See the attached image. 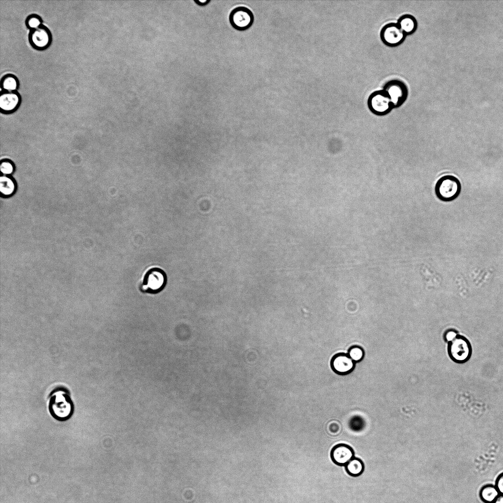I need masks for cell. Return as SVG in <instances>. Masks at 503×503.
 Listing matches in <instances>:
<instances>
[{"label":"cell","instance_id":"obj_1","mask_svg":"<svg viewBox=\"0 0 503 503\" xmlns=\"http://www.w3.org/2000/svg\"><path fill=\"white\" fill-rule=\"evenodd\" d=\"M48 411L56 421L65 422L74 413V404L69 390L63 386L55 388L48 396Z\"/></svg>","mask_w":503,"mask_h":503},{"label":"cell","instance_id":"obj_2","mask_svg":"<svg viewBox=\"0 0 503 503\" xmlns=\"http://www.w3.org/2000/svg\"><path fill=\"white\" fill-rule=\"evenodd\" d=\"M443 339L447 343L449 357L454 362L463 363L470 359L472 348L469 340L458 334L454 329H448L443 334Z\"/></svg>","mask_w":503,"mask_h":503},{"label":"cell","instance_id":"obj_3","mask_svg":"<svg viewBox=\"0 0 503 503\" xmlns=\"http://www.w3.org/2000/svg\"><path fill=\"white\" fill-rule=\"evenodd\" d=\"M167 282V277L165 272L158 267L152 266L143 273L139 287L142 292L156 294L164 289Z\"/></svg>","mask_w":503,"mask_h":503},{"label":"cell","instance_id":"obj_4","mask_svg":"<svg viewBox=\"0 0 503 503\" xmlns=\"http://www.w3.org/2000/svg\"><path fill=\"white\" fill-rule=\"evenodd\" d=\"M461 185L459 180L452 175H445L440 178L435 186L437 197L443 201H451L460 195Z\"/></svg>","mask_w":503,"mask_h":503},{"label":"cell","instance_id":"obj_5","mask_svg":"<svg viewBox=\"0 0 503 503\" xmlns=\"http://www.w3.org/2000/svg\"><path fill=\"white\" fill-rule=\"evenodd\" d=\"M367 105L370 111L378 116L387 115L394 109L390 96L383 89L372 92L367 98Z\"/></svg>","mask_w":503,"mask_h":503},{"label":"cell","instance_id":"obj_6","mask_svg":"<svg viewBox=\"0 0 503 503\" xmlns=\"http://www.w3.org/2000/svg\"><path fill=\"white\" fill-rule=\"evenodd\" d=\"M391 97L394 109L401 106L406 101L408 96L407 85L398 79H392L386 82L383 86Z\"/></svg>","mask_w":503,"mask_h":503},{"label":"cell","instance_id":"obj_7","mask_svg":"<svg viewBox=\"0 0 503 503\" xmlns=\"http://www.w3.org/2000/svg\"><path fill=\"white\" fill-rule=\"evenodd\" d=\"M397 23H389L384 25L380 32V37L384 45L395 47L401 45L406 37Z\"/></svg>","mask_w":503,"mask_h":503},{"label":"cell","instance_id":"obj_8","mask_svg":"<svg viewBox=\"0 0 503 503\" xmlns=\"http://www.w3.org/2000/svg\"><path fill=\"white\" fill-rule=\"evenodd\" d=\"M229 20L232 27L240 31L247 29L252 25L253 14L250 9L239 6L233 9L230 13Z\"/></svg>","mask_w":503,"mask_h":503},{"label":"cell","instance_id":"obj_9","mask_svg":"<svg viewBox=\"0 0 503 503\" xmlns=\"http://www.w3.org/2000/svg\"><path fill=\"white\" fill-rule=\"evenodd\" d=\"M28 38L32 47L40 51L48 48L52 41L50 30L43 24L36 28L30 29Z\"/></svg>","mask_w":503,"mask_h":503},{"label":"cell","instance_id":"obj_10","mask_svg":"<svg viewBox=\"0 0 503 503\" xmlns=\"http://www.w3.org/2000/svg\"><path fill=\"white\" fill-rule=\"evenodd\" d=\"M354 455L353 448L343 443L335 446L330 452L332 461L339 466H345L354 457Z\"/></svg>","mask_w":503,"mask_h":503},{"label":"cell","instance_id":"obj_11","mask_svg":"<svg viewBox=\"0 0 503 503\" xmlns=\"http://www.w3.org/2000/svg\"><path fill=\"white\" fill-rule=\"evenodd\" d=\"M331 365L333 370L340 375H346L353 371L355 363L349 357L348 354L338 353L335 355L331 360Z\"/></svg>","mask_w":503,"mask_h":503},{"label":"cell","instance_id":"obj_12","mask_svg":"<svg viewBox=\"0 0 503 503\" xmlns=\"http://www.w3.org/2000/svg\"><path fill=\"white\" fill-rule=\"evenodd\" d=\"M20 100V94L17 90H2L0 92V107L5 111H13L19 105Z\"/></svg>","mask_w":503,"mask_h":503},{"label":"cell","instance_id":"obj_13","mask_svg":"<svg viewBox=\"0 0 503 503\" xmlns=\"http://www.w3.org/2000/svg\"><path fill=\"white\" fill-rule=\"evenodd\" d=\"M396 23L406 35L414 33L418 27L416 19L410 14L401 16Z\"/></svg>","mask_w":503,"mask_h":503},{"label":"cell","instance_id":"obj_14","mask_svg":"<svg viewBox=\"0 0 503 503\" xmlns=\"http://www.w3.org/2000/svg\"><path fill=\"white\" fill-rule=\"evenodd\" d=\"M345 469L349 475L358 477L361 475L364 471V463L359 458L354 457L345 466Z\"/></svg>","mask_w":503,"mask_h":503},{"label":"cell","instance_id":"obj_15","mask_svg":"<svg viewBox=\"0 0 503 503\" xmlns=\"http://www.w3.org/2000/svg\"><path fill=\"white\" fill-rule=\"evenodd\" d=\"M480 499L485 503H492L500 495L495 485L486 484L479 491Z\"/></svg>","mask_w":503,"mask_h":503},{"label":"cell","instance_id":"obj_16","mask_svg":"<svg viewBox=\"0 0 503 503\" xmlns=\"http://www.w3.org/2000/svg\"><path fill=\"white\" fill-rule=\"evenodd\" d=\"M18 85V80L13 74H6L1 79L0 86L3 90L8 91L17 90Z\"/></svg>","mask_w":503,"mask_h":503},{"label":"cell","instance_id":"obj_17","mask_svg":"<svg viewBox=\"0 0 503 503\" xmlns=\"http://www.w3.org/2000/svg\"><path fill=\"white\" fill-rule=\"evenodd\" d=\"M365 421L360 416L356 415L351 417L348 421V426L353 431L359 432L362 431L365 427Z\"/></svg>","mask_w":503,"mask_h":503},{"label":"cell","instance_id":"obj_18","mask_svg":"<svg viewBox=\"0 0 503 503\" xmlns=\"http://www.w3.org/2000/svg\"><path fill=\"white\" fill-rule=\"evenodd\" d=\"M15 189V185L13 181L5 176L0 178V190L4 195L8 196L12 194Z\"/></svg>","mask_w":503,"mask_h":503},{"label":"cell","instance_id":"obj_19","mask_svg":"<svg viewBox=\"0 0 503 503\" xmlns=\"http://www.w3.org/2000/svg\"><path fill=\"white\" fill-rule=\"evenodd\" d=\"M42 18L36 14L29 15L25 20V24L27 28L32 29L41 26L42 24Z\"/></svg>","mask_w":503,"mask_h":503},{"label":"cell","instance_id":"obj_20","mask_svg":"<svg viewBox=\"0 0 503 503\" xmlns=\"http://www.w3.org/2000/svg\"><path fill=\"white\" fill-rule=\"evenodd\" d=\"M347 354L355 363L358 362L363 358L364 351L360 346H353L349 349Z\"/></svg>","mask_w":503,"mask_h":503},{"label":"cell","instance_id":"obj_21","mask_svg":"<svg viewBox=\"0 0 503 503\" xmlns=\"http://www.w3.org/2000/svg\"><path fill=\"white\" fill-rule=\"evenodd\" d=\"M342 431L340 423L336 420H332L327 424V432L331 436H336Z\"/></svg>","mask_w":503,"mask_h":503},{"label":"cell","instance_id":"obj_22","mask_svg":"<svg viewBox=\"0 0 503 503\" xmlns=\"http://www.w3.org/2000/svg\"><path fill=\"white\" fill-rule=\"evenodd\" d=\"M0 171L4 174H9L13 171L12 165L8 162H3L0 166Z\"/></svg>","mask_w":503,"mask_h":503},{"label":"cell","instance_id":"obj_23","mask_svg":"<svg viewBox=\"0 0 503 503\" xmlns=\"http://www.w3.org/2000/svg\"><path fill=\"white\" fill-rule=\"evenodd\" d=\"M495 485L499 494L503 495V472L497 477Z\"/></svg>","mask_w":503,"mask_h":503},{"label":"cell","instance_id":"obj_24","mask_svg":"<svg viewBox=\"0 0 503 503\" xmlns=\"http://www.w3.org/2000/svg\"><path fill=\"white\" fill-rule=\"evenodd\" d=\"M492 503H503V495L500 494Z\"/></svg>","mask_w":503,"mask_h":503},{"label":"cell","instance_id":"obj_25","mask_svg":"<svg viewBox=\"0 0 503 503\" xmlns=\"http://www.w3.org/2000/svg\"><path fill=\"white\" fill-rule=\"evenodd\" d=\"M210 1V0H198L196 1L198 4L201 5H204L207 4Z\"/></svg>","mask_w":503,"mask_h":503}]
</instances>
